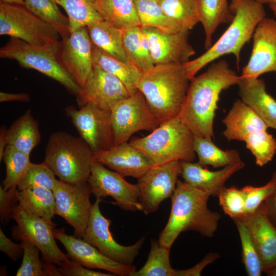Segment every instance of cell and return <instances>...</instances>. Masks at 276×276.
<instances>
[{"label":"cell","mask_w":276,"mask_h":276,"mask_svg":"<svg viewBox=\"0 0 276 276\" xmlns=\"http://www.w3.org/2000/svg\"><path fill=\"white\" fill-rule=\"evenodd\" d=\"M240 78L227 61L222 59L212 63L205 72L191 80L178 116L194 135L212 140L220 95L238 85Z\"/></svg>","instance_id":"6da1fadb"},{"label":"cell","mask_w":276,"mask_h":276,"mask_svg":"<svg viewBox=\"0 0 276 276\" xmlns=\"http://www.w3.org/2000/svg\"><path fill=\"white\" fill-rule=\"evenodd\" d=\"M210 196L184 181L178 180L171 197L168 222L159 234L158 242L170 249L181 232L194 231L212 237L216 231L220 215L209 209Z\"/></svg>","instance_id":"7a4b0ae2"},{"label":"cell","mask_w":276,"mask_h":276,"mask_svg":"<svg viewBox=\"0 0 276 276\" xmlns=\"http://www.w3.org/2000/svg\"><path fill=\"white\" fill-rule=\"evenodd\" d=\"M189 81L181 64H156L143 73L137 89L159 124L179 115Z\"/></svg>","instance_id":"3957f363"},{"label":"cell","mask_w":276,"mask_h":276,"mask_svg":"<svg viewBox=\"0 0 276 276\" xmlns=\"http://www.w3.org/2000/svg\"><path fill=\"white\" fill-rule=\"evenodd\" d=\"M229 7L234 17L222 36L203 54L182 64L190 81L207 64L226 54L235 56L238 67L242 49L266 15L263 5L256 0H238Z\"/></svg>","instance_id":"277c9868"},{"label":"cell","mask_w":276,"mask_h":276,"mask_svg":"<svg viewBox=\"0 0 276 276\" xmlns=\"http://www.w3.org/2000/svg\"><path fill=\"white\" fill-rule=\"evenodd\" d=\"M194 136L178 116L162 123L145 136L132 138L129 143L155 166L174 160L193 162Z\"/></svg>","instance_id":"5b68a950"},{"label":"cell","mask_w":276,"mask_h":276,"mask_svg":"<svg viewBox=\"0 0 276 276\" xmlns=\"http://www.w3.org/2000/svg\"><path fill=\"white\" fill-rule=\"evenodd\" d=\"M45 150L43 162L59 179L72 184L87 181L94 152L80 136L64 131L54 132Z\"/></svg>","instance_id":"8992f818"},{"label":"cell","mask_w":276,"mask_h":276,"mask_svg":"<svg viewBox=\"0 0 276 276\" xmlns=\"http://www.w3.org/2000/svg\"><path fill=\"white\" fill-rule=\"evenodd\" d=\"M61 42V41H60ZM60 42L35 45L19 39L11 38L0 49V57L15 60L22 67L35 70L57 81L77 97L81 87L61 64L58 57Z\"/></svg>","instance_id":"52a82bcc"},{"label":"cell","mask_w":276,"mask_h":276,"mask_svg":"<svg viewBox=\"0 0 276 276\" xmlns=\"http://www.w3.org/2000/svg\"><path fill=\"white\" fill-rule=\"evenodd\" d=\"M0 35L35 45L57 44L62 39L56 28L36 16L25 6L2 2Z\"/></svg>","instance_id":"ba28073f"},{"label":"cell","mask_w":276,"mask_h":276,"mask_svg":"<svg viewBox=\"0 0 276 276\" xmlns=\"http://www.w3.org/2000/svg\"><path fill=\"white\" fill-rule=\"evenodd\" d=\"M65 111L80 136L94 153L106 150L114 146L111 110L87 102L78 109L67 106Z\"/></svg>","instance_id":"9c48e42d"},{"label":"cell","mask_w":276,"mask_h":276,"mask_svg":"<svg viewBox=\"0 0 276 276\" xmlns=\"http://www.w3.org/2000/svg\"><path fill=\"white\" fill-rule=\"evenodd\" d=\"M111 114L114 145L128 142L136 132H151L159 125L139 90L117 103Z\"/></svg>","instance_id":"30bf717a"},{"label":"cell","mask_w":276,"mask_h":276,"mask_svg":"<svg viewBox=\"0 0 276 276\" xmlns=\"http://www.w3.org/2000/svg\"><path fill=\"white\" fill-rule=\"evenodd\" d=\"M101 200L96 198L92 205L88 224L82 239L107 258L121 264L132 265L145 237H141L131 245L124 246L119 244L110 231V220L105 218L100 211L99 205Z\"/></svg>","instance_id":"8fae6325"},{"label":"cell","mask_w":276,"mask_h":276,"mask_svg":"<svg viewBox=\"0 0 276 276\" xmlns=\"http://www.w3.org/2000/svg\"><path fill=\"white\" fill-rule=\"evenodd\" d=\"M53 191L55 215L63 218L74 228V236L82 238L93 205L90 201L91 192L87 181L72 184L57 179Z\"/></svg>","instance_id":"7c38bea8"},{"label":"cell","mask_w":276,"mask_h":276,"mask_svg":"<svg viewBox=\"0 0 276 276\" xmlns=\"http://www.w3.org/2000/svg\"><path fill=\"white\" fill-rule=\"evenodd\" d=\"M181 168L180 160L152 166L137 179L141 211L146 215L154 213L163 201L171 198Z\"/></svg>","instance_id":"4fadbf2b"},{"label":"cell","mask_w":276,"mask_h":276,"mask_svg":"<svg viewBox=\"0 0 276 276\" xmlns=\"http://www.w3.org/2000/svg\"><path fill=\"white\" fill-rule=\"evenodd\" d=\"M91 194L96 198L110 196L116 204L127 211H141L137 184L127 181L124 177L94 161L87 180Z\"/></svg>","instance_id":"5bb4252c"},{"label":"cell","mask_w":276,"mask_h":276,"mask_svg":"<svg viewBox=\"0 0 276 276\" xmlns=\"http://www.w3.org/2000/svg\"><path fill=\"white\" fill-rule=\"evenodd\" d=\"M58 57L63 68L82 87L93 67L92 42L86 27L62 38Z\"/></svg>","instance_id":"9a60e30c"},{"label":"cell","mask_w":276,"mask_h":276,"mask_svg":"<svg viewBox=\"0 0 276 276\" xmlns=\"http://www.w3.org/2000/svg\"><path fill=\"white\" fill-rule=\"evenodd\" d=\"M11 218L17 223L16 228L27 236L42 254L44 261L61 265L70 258L58 247L54 235L56 224L41 217L32 215L18 204L14 208Z\"/></svg>","instance_id":"2e32d148"},{"label":"cell","mask_w":276,"mask_h":276,"mask_svg":"<svg viewBox=\"0 0 276 276\" xmlns=\"http://www.w3.org/2000/svg\"><path fill=\"white\" fill-rule=\"evenodd\" d=\"M252 38L250 57L241 76L254 79L264 73L276 74V20L264 17L258 24Z\"/></svg>","instance_id":"e0dca14e"},{"label":"cell","mask_w":276,"mask_h":276,"mask_svg":"<svg viewBox=\"0 0 276 276\" xmlns=\"http://www.w3.org/2000/svg\"><path fill=\"white\" fill-rule=\"evenodd\" d=\"M130 95L118 78L99 66L93 65L80 93L76 97L79 107L91 102L111 110L117 103Z\"/></svg>","instance_id":"ac0fdd59"},{"label":"cell","mask_w":276,"mask_h":276,"mask_svg":"<svg viewBox=\"0 0 276 276\" xmlns=\"http://www.w3.org/2000/svg\"><path fill=\"white\" fill-rule=\"evenodd\" d=\"M54 235L64 247L68 258L86 268L103 269L119 275L130 276L136 270L133 265L121 264L107 258L82 238L67 235L64 228H55Z\"/></svg>","instance_id":"d6986e66"},{"label":"cell","mask_w":276,"mask_h":276,"mask_svg":"<svg viewBox=\"0 0 276 276\" xmlns=\"http://www.w3.org/2000/svg\"><path fill=\"white\" fill-rule=\"evenodd\" d=\"M142 28L147 37L154 65L183 64L195 54L189 42V32L169 33L154 28Z\"/></svg>","instance_id":"ffe728a7"},{"label":"cell","mask_w":276,"mask_h":276,"mask_svg":"<svg viewBox=\"0 0 276 276\" xmlns=\"http://www.w3.org/2000/svg\"><path fill=\"white\" fill-rule=\"evenodd\" d=\"M94 159L124 177L129 176L137 179L152 166L150 159L128 142L94 153Z\"/></svg>","instance_id":"44dd1931"},{"label":"cell","mask_w":276,"mask_h":276,"mask_svg":"<svg viewBox=\"0 0 276 276\" xmlns=\"http://www.w3.org/2000/svg\"><path fill=\"white\" fill-rule=\"evenodd\" d=\"M238 219L247 227L266 273L276 266V228L267 216L264 203L252 214Z\"/></svg>","instance_id":"7402d4cb"},{"label":"cell","mask_w":276,"mask_h":276,"mask_svg":"<svg viewBox=\"0 0 276 276\" xmlns=\"http://www.w3.org/2000/svg\"><path fill=\"white\" fill-rule=\"evenodd\" d=\"M244 166L245 163L241 161L213 171L205 168L198 162H182L180 176L183 181L189 186L210 196H217L228 178Z\"/></svg>","instance_id":"603a6c76"},{"label":"cell","mask_w":276,"mask_h":276,"mask_svg":"<svg viewBox=\"0 0 276 276\" xmlns=\"http://www.w3.org/2000/svg\"><path fill=\"white\" fill-rule=\"evenodd\" d=\"M238 85L240 100L251 108L268 127L276 129V100L267 92L263 79L241 76Z\"/></svg>","instance_id":"cb8c5ba5"},{"label":"cell","mask_w":276,"mask_h":276,"mask_svg":"<svg viewBox=\"0 0 276 276\" xmlns=\"http://www.w3.org/2000/svg\"><path fill=\"white\" fill-rule=\"evenodd\" d=\"M222 121L225 126L223 134L228 141L245 142L250 135L268 128L257 114L240 99L234 102Z\"/></svg>","instance_id":"d4e9b609"},{"label":"cell","mask_w":276,"mask_h":276,"mask_svg":"<svg viewBox=\"0 0 276 276\" xmlns=\"http://www.w3.org/2000/svg\"><path fill=\"white\" fill-rule=\"evenodd\" d=\"M91 42L111 57L125 63H131L123 43V30L105 20L86 27Z\"/></svg>","instance_id":"484cf974"},{"label":"cell","mask_w":276,"mask_h":276,"mask_svg":"<svg viewBox=\"0 0 276 276\" xmlns=\"http://www.w3.org/2000/svg\"><path fill=\"white\" fill-rule=\"evenodd\" d=\"M40 139L38 123L30 109L27 110L7 129V145L29 156L39 144Z\"/></svg>","instance_id":"4316f807"},{"label":"cell","mask_w":276,"mask_h":276,"mask_svg":"<svg viewBox=\"0 0 276 276\" xmlns=\"http://www.w3.org/2000/svg\"><path fill=\"white\" fill-rule=\"evenodd\" d=\"M93 65H96L118 78L131 95L138 91L137 85L143 72L131 63L119 60L92 43Z\"/></svg>","instance_id":"83f0119b"},{"label":"cell","mask_w":276,"mask_h":276,"mask_svg":"<svg viewBox=\"0 0 276 276\" xmlns=\"http://www.w3.org/2000/svg\"><path fill=\"white\" fill-rule=\"evenodd\" d=\"M197 4L199 22L205 33L204 46L208 49L212 45V37L218 27L231 23L234 14L227 0H197Z\"/></svg>","instance_id":"f1b7e54d"},{"label":"cell","mask_w":276,"mask_h":276,"mask_svg":"<svg viewBox=\"0 0 276 276\" xmlns=\"http://www.w3.org/2000/svg\"><path fill=\"white\" fill-rule=\"evenodd\" d=\"M97 9L104 20L117 28L141 26L133 0H97Z\"/></svg>","instance_id":"f546056e"},{"label":"cell","mask_w":276,"mask_h":276,"mask_svg":"<svg viewBox=\"0 0 276 276\" xmlns=\"http://www.w3.org/2000/svg\"><path fill=\"white\" fill-rule=\"evenodd\" d=\"M18 205L24 211L49 221L55 214L53 191L42 187H33L18 192Z\"/></svg>","instance_id":"4dcf8cb0"},{"label":"cell","mask_w":276,"mask_h":276,"mask_svg":"<svg viewBox=\"0 0 276 276\" xmlns=\"http://www.w3.org/2000/svg\"><path fill=\"white\" fill-rule=\"evenodd\" d=\"M123 38L126 53L131 63L143 73L154 66L148 40L141 26L123 30Z\"/></svg>","instance_id":"1f68e13d"},{"label":"cell","mask_w":276,"mask_h":276,"mask_svg":"<svg viewBox=\"0 0 276 276\" xmlns=\"http://www.w3.org/2000/svg\"><path fill=\"white\" fill-rule=\"evenodd\" d=\"M194 150L198 157V163L203 167L210 165L218 168L242 161L237 151L220 149L212 140L203 137L194 136Z\"/></svg>","instance_id":"d6a6232c"},{"label":"cell","mask_w":276,"mask_h":276,"mask_svg":"<svg viewBox=\"0 0 276 276\" xmlns=\"http://www.w3.org/2000/svg\"><path fill=\"white\" fill-rule=\"evenodd\" d=\"M133 1L142 27L154 28L169 33L181 32L165 13L160 0Z\"/></svg>","instance_id":"836d02e7"},{"label":"cell","mask_w":276,"mask_h":276,"mask_svg":"<svg viewBox=\"0 0 276 276\" xmlns=\"http://www.w3.org/2000/svg\"><path fill=\"white\" fill-rule=\"evenodd\" d=\"M97 0H61L58 5L67 14L70 33L103 20L97 9Z\"/></svg>","instance_id":"e575fe53"},{"label":"cell","mask_w":276,"mask_h":276,"mask_svg":"<svg viewBox=\"0 0 276 276\" xmlns=\"http://www.w3.org/2000/svg\"><path fill=\"white\" fill-rule=\"evenodd\" d=\"M167 16L181 32H187L199 22L197 0H160Z\"/></svg>","instance_id":"d590c367"},{"label":"cell","mask_w":276,"mask_h":276,"mask_svg":"<svg viewBox=\"0 0 276 276\" xmlns=\"http://www.w3.org/2000/svg\"><path fill=\"white\" fill-rule=\"evenodd\" d=\"M13 238L20 240L23 246L22 261L16 276L49 275L48 262H42L39 258V249L30 239L15 227L12 228Z\"/></svg>","instance_id":"8d00e7d4"},{"label":"cell","mask_w":276,"mask_h":276,"mask_svg":"<svg viewBox=\"0 0 276 276\" xmlns=\"http://www.w3.org/2000/svg\"><path fill=\"white\" fill-rule=\"evenodd\" d=\"M170 250L158 241L152 240L145 265L138 271H133L130 276H176V269H173L170 264Z\"/></svg>","instance_id":"74e56055"},{"label":"cell","mask_w":276,"mask_h":276,"mask_svg":"<svg viewBox=\"0 0 276 276\" xmlns=\"http://www.w3.org/2000/svg\"><path fill=\"white\" fill-rule=\"evenodd\" d=\"M53 0H25V6L36 16L59 31L61 37L70 34L69 20Z\"/></svg>","instance_id":"f35d334b"},{"label":"cell","mask_w":276,"mask_h":276,"mask_svg":"<svg viewBox=\"0 0 276 276\" xmlns=\"http://www.w3.org/2000/svg\"><path fill=\"white\" fill-rule=\"evenodd\" d=\"M3 159L6 166V177L3 182L4 190L17 188L31 163L30 156L15 147L7 145Z\"/></svg>","instance_id":"ab89813d"},{"label":"cell","mask_w":276,"mask_h":276,"mask_svg":"<svg viewBox=\"0 0 276 276\" xmlns=\"http://www.w3.org/2000/svg\"><path fill=\"white\" fill-rule=\"evenodd\" d=\"M240 236L242 247V261L249 276H260L263 266L250 234L244 224L238 219H233Z\"/></svg>","instance_id":"60d3db41"},{"label":"cell","mask_w":276,"mask_h":276,"mask_svg":"<svg viewBox=\"0 0 276 276\" xmlns=\"http://www.w3.org/2000/svg\"><path fill=\"white\" fill-rule=\"evenodd\" d=\"M246 147L254 155L256 164L263 167L273 158L276 153V140L267 130L258 131L245 141Z\"/></svg>","instance_id":"b9f144b4"},{"label":"cell","mask_w":276,"mask_h":276,"mask_svg":"<svg viewBox=\"0 0 276 276\" xmlns=\"http://www.w3.org/2000/svg\"><path fill=\"white\" fill-rule=\"evenodd\" d=\"M57 179L49 166L43 162L31 163L17 188L21 191L33 187H42L53 191Z\"/></svg>","instance_id":"7bdbcfd3"},{"label":"cell","mask_w":276,"mask_h":276,"mask_svg":"<svg viewBox=\"0 0 276 276\" xmlns=\"http://www.w3.org/2000/svg\"><path fill=\"white\" fill-rule=\"evenodd\" d=\"M217 197L224 213L233 219H241L245 216V200L241 189L235 186L224 187Z\"/></svg>","instance_id":"ee69618b"},{"label":"cell","mask_w":276,"mask_h":276,"mask_svg":"<svg viewBox=\"0 0 276 276\" xmlns=\"http://www.w3.org/2000/svg\"><path fill=\"white\" fill-rule=\"evenodd\" d=\"M273 188L274 182L271 178L268 183L263 186H247L242 188L245 200L244 217L254 213L271 193Z\"/></svg>","instance_id":"f6af8a7d"},{"label":"cell","mask_w":276,"mask_h":276,"mask_svg":"<svg viewBox=\"0 0 276 276\" xmlns=\"http://www.w3.org/2000/svg\"><path fill=\"white\" fill-rule=\"evenodd\" d=\"M17 188L4 190L0 187V218L3 223H7L11 218L12 212L18 204Z\"/></svg>","instance_id":"bcb514c9"},{"label":"cell","mask_w":276,"mask_h":276,"mask_svg":"<svg viewBox=\"0 0 276 276\" xmlns=\"http://www.w3.org/2000/svg\"><path fill=\"white\" fill-rule=\"evenodd\" d=\"M58 270L61 275L64 276H112L111 273H104L91 270L80 264L67 260L60 265Z\"/></svg>","instance_id":"7dc6e473"},{"label":"cell","mask_w":276,"mask_h":276,"mask_svg":"<svg viewBox=\"0 0 276 276\" xmlns=\"http://www.w3.org/2000/svg\"><path fill=\"white\" fill-rule=\"evenodd\" d=\"M0 250L7 255L12 260L16 262L24 254L21 243H16L12 242L0 229Z\"/></svg>","instance_id":"c3c4849f"},{"label":"cell","mask_w":276,"mask_h":276,"mask_svg":"<svg viewBox=\"0 0 276 276\" xmlns=\"http://www.w3.org/2000/svg\"><path fill=\"white\" fill-rule=\"evenodd\" d=\"M219 255L217 253H210L195 266L185 270H177L176 276H193L200 275L203 269L208 264L218 258Z\"/></svg>","instance_id":"681fc988"},{"label":"cell","mask_w":276,"mask_h":276,"mask_svg":"<svg viewBox=\"0 0 276 276\" xmlns=\"http://www.w3.org/2000/svg\"><path fill=\"white\" fill-rule=\"evenodd\" d=\"M271 179L274 182L273 189L263 203L269 220L276 228V172L273 173Z\"/></svg>","instance_id":"f907efd6"},{"label":"cell","mask_w":276,"mask_h":276,"mask_svg":"<svg viewBox=\"0 0 276 276\" xmlns=\"http://www.w3.org/2000/svg\"><path fill=\"white\" fill-rule=\"evenodd\" d=\"M30 100L29 95L25 93H9L0 92V102L20 101L28 102Z\"/></svg>","instance_id":"816d5d0a"},{"label":"cell","mask_w":276,"mask_h":276,"mask_svg":"<svg viewBox=\"0 0 276 276\" xmlns=\"http://www.w3.org/2000/svg\"><path fill=\"white\" fill-rule=\"evenodd\" d=\"M7 131L6 126H2L0 129V160L3 159L5 148L7 145Z\"/></svg>","instance_id":"f5cc1de1"},{"label":"cell","mask_w":276,"mask_h":276,"mask_svg":"<svg viewBox=\"0 0 276 276\" xmlns=\"http://www.w3.org/2000/svg\"><path fill=\"white\" fill-rule=\"evenodd\" d=\"M1 2L8 4L25 6V0H1Z\"/></svg>","instance_id":"db71d44e"},{"label":"cell","mask_w":276,"mask_h":276,"mask_svg":"<svg viewBox=\"0 0 276 276\" xmlns=\"http://www.w3.org/2000/svg\"><path fill=\"white\" fill-rule=\"evenodd\" d=\"M260 4L276 5V0H256Z\"/></svg>","instance_id":"11a10c76"},{"label":"cell","mask_w":276,"mask_h":276,"mask_svg":"<svg viewBox=\"0 0 276 276\" xmlns=\"http://www.w3.org/2000/svg\"><path fill=\"white\" fill-rule=\"evenodd\" d=\"M266 273L269 276H276V266L268 270Z\"/></svg>","instance_id":"9f6ffc18"},{"label":"cell","mask_w":276,"mask_h":276,"mask_svg":"<svg viewBox=\"0 0 276 276\" xmlns=\"http://www.w3.org/2000/svg\"><path fill=\"white\" fill-rule=\"evenodd\" d=\"M268 6L272 11L274 16L276 17V5H269Z\"/></svg>","instance_id":"6f0895ef"},{"label":"cell","mask_w":276,"mask_h":276,"mask_svg":"<svg viewBox=\"0 0 276 276\" xmlns=\"http://www.w3.org/2000/svg\"><path fill=\"white\" fill-rule=\"evenodd\" d=\"M238 0H231V5H233L235 4Z\"/></svg>","instance_id":"680465c9"},{"label":"cell","mask_w":276,"mask_h":276,"mask_svg":"<svg viewBox=\"0 0 276 276\" xmlns=\"http://www.w3.org/2000/svg\"><path fill=\"white\" fill-rule=\"evenodd\" d=\"M53 1H54L55 3H56L57 4L58 3L61 1V0H53Z\"/></svg>","instance_id":"91938a15"}]
</instances>
